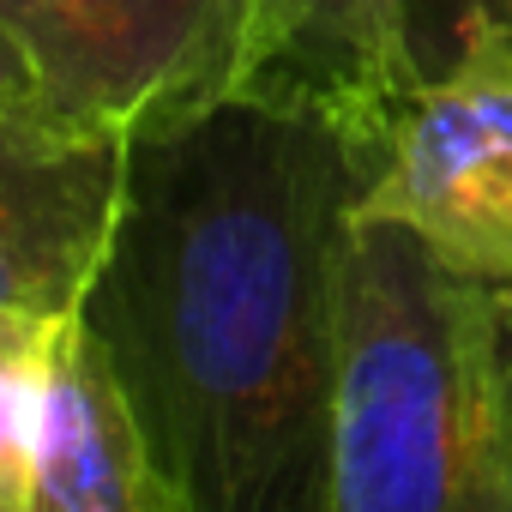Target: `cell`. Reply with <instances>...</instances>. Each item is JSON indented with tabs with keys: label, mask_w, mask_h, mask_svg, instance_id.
Returning <instances> with one entry per match:
<instances>
[{
	"label": "cell",
	"mask_w": 512,
	"mask_h": 512,
	"mask_svg": "<svg viewBox=\"0 0 512 512\" xmlns=\"http://www.w3.org/2000/svg\"><path fill=\"white\" fill-rule=\"evenodd\" d=\"M368 181L374 145L272 85L127 139L79 320L175 512H326L338 260Z\"/></svg>",
	"instance_id": "cell-1"
},
{
	"label": "cell",
	"mask_w": 512,
	"mask_h": 512,
	"mask_svg": "<svg viewBox=\"0 0 512 512\" xmlns=\"http://www.w3.org/2000/svg\"><path fill=\"white\" fill-rule=\"evenodd\" d=\"M500 284L404 217H350L332 320L326 512H488Z\"/></svg>",
	"instance_id": "cell-2"
},
{
	"label": "cell",
	"mask_w": 512,
	"mask_h": 512,
	"mask_svg": "<svg viewBox=\"0 0 512 512\" xmlns=\"http://www.w3.org/2000/svg\"><path fill=\"white\" fill-rule=\"evenodd\" d=\"M37 97L139 139L253 79L247 0H0Z\"/></svg>",
	"instance_id": "cell-3"
},
{
	"label": "cell",
	"mask_w": 512,
	"mask_h": 512,
	"mask_svg": "<svg viewBox=\"0 0 512 512\" xmlns=\"http://www.w3.org/2000/svg\"><path fill=\"white\" fill-rule=\"evenodd\" d=\"M362 211L404 217L482 284H512V37L392 103Z\"/></svg>",
	"instance_id": "cell-4"
},
{
	"label": "cell",
	"mask_w": 512,
	"mask_h": 512,
	"mask_svg": "<svg viewBox=\"0 0 512 512\" xmlns=\"http://www.w3.org/2000/svg\"><path fill=\"white\" fill-rule=\"evenodd\" d=\"M127 139L43 97L0 103V314H79L115 229Z\"/></svg>",
	"instance_id": "cell-5"
},
{
	"label": "cell",
	"mask_w": 512,
	"mask_h": 512,
	"mask_svg": "<svg viewBox=\"0 0 512 512\" xmlns=\"http://www.w3.org/2000/svg\"><path fill=\"white\" fill-rule=\"evenodd\" d=\"M37 512H175L145 428L79 314L55 326L37 422Z\"/></svg>",
	"instance_id": "cell-6"
},
{
	"label": "cell",
	"mask_w": 512,
	"mask_h": 512,
	"mask_svg": "<svg viewBox=\"0 0 512 512\" xmlns=\"http://www.w3.org/2000/svg\"><path fill=\"white\" fill-rule=\"evenodd\" d=\"M253 13V79L326 103L380 157L392 103L404 97L386 0H247Z\"/></svg>",
	"instance_id": "cell-7"
},
{
	"label": "cell",
	"mask_w": 512,
	"mask_h": 512,
	"mask_svg": "<svg viewBox=\"0 0 512 512\" xmlns=\"http://www.w3.org/2000/svg\"><path fill=\"white\" fill-rule=\"evenodd\" d=\"M61 320L0 314V506L7 512L37 506V422L49 386V344Z\"/></svg>",
	"instance_id": "cell-8"
},
{
	"label": "cell",
	"mask_w": 512,
	"mask_h": 512,
	"mask_svg": "<svg viewBox=\"0 0 512 512\" xmlns=\"http://www.w3.org/2000/svg\"><path fill=\"white\" fill-rule=\"evenodd\" d=\"M404 91L452 73L476 43L512 37V0H386Z\"/></svg>",
	"instance_id": "cell-9"
},
{
	"label": "cell",
	"mask_w": 512,
	"mask_h": 512,
	"mask_svg": "<svg viewBox=\"0 0 512 512\" xmlns=\"http://www.w3.org/2000/svg\"><path fill=\"white\" fill-rule=\"evenodd\" d=\"M488 512H512V284H500V410H494Z\"/></svg>",
	"instance_id": "cell-10"
},
{
	"label": "cell",
	"mask_w": 512,
	"mask_h": 512,
	"mask_svg": "<svg viewBox=\"0 0 512 512\" xmlns=\"http://www.w3.org/2000/svg\"><path fill=\"white\" fill-rule=\"evenodd\" d=\"M13 97H37V73H31V55L19 49V37L0 25V103Z\"/></svg>",
	"instance_id": "cell-11"
}]
</instances>
